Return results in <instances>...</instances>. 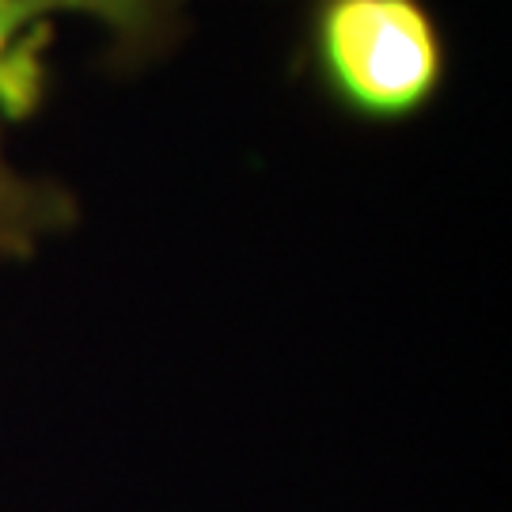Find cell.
<instances>
[{
	"mask_svg": "<svg viewBox=\"0 0 512 512\" xmlns=\"http://www.w3.org/2000/svg\"><path fill=\"white\" fill-rule=\"evenodd\" d=\"M186 0H0V122L27 118L42 99V42L54 16H92L107 27L118 57L160 54L179 31ZM73 217L65 190L23 179L0 141V251L27 255L46 232Z\"/></svg>",
	"mask_w": 512,
	"mask_h": 512,
	"instance_id": "2",
	"label": "cell"
},
{
	"mask_svg": "<svg viewBox=\"0 0 512 512\" xmlns=\"http://www.w3.org/2000/svg\"><path fill=\"white\" fill-rule=\"evenodd\" d=\"M4 258H8V255H4V251H0V262H4Z\"/></svg>",
	"mask_w": 512,
	"mask_h": 512,
	"instance_id": "3",
	"label": "cell"
},
{
	"mask_svg": "<svg viewBox=\"0 0 512 512\" xmlns=\"http://www.w3.org/2000/svg\"><path fill=\"white\" fill-rule=\"evenodd\" d=\"M308 61L319 92L368 126L418 118L448 73L440 27L421 0H311Z\"/></svg>",
	"mask_w": 512,
	"mask_h": 512,
	"instance_id": "1",
	"label": "cell"
}]
</instances>
